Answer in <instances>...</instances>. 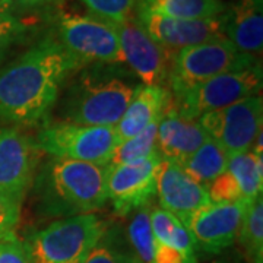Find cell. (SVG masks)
Instances as JSON below:
<instances>
[{"label":"cell","instance_id":"obj_1","mask_svg":"<svg viewBox=\"0 0 263 263\" xmlns=\"http://www.w3.org/2000/svg\"><path fill=\"white\" fill-rule=\"evenodd\" d=\"M84 63L47 35L0 70V122L32 127L47 122L67 79Z\"/></svg>","mask_w":263,"mask_h":263},{"label":"cell","instance_id":"obj_2","mask_svg":"<svg viewBox=\"0 0 263 263\" xmlns=\"http://www.w3.org/2000/svg\"><path fill=\"white\" fill-rule=\"evenodd\" d=\"M139 86L124 65H86L67 79L54 107L60 122L114 127Z\"/></svg>","mask_w":263,"mask_h":263},{"label":"cell","instance_id":"obj_3","mask_svg":"<svg viewBox=\"0 0 263 263\" xmlns=\"http://www.w3.org/2000/svg\"><path fill=\"white\" fill-rule=\"evenodd\" d=\"M107 173L104 165L51 157L35 173L31 186L37 215L63 219L103 209Z\"/></svg>","mask_w":263,"mask_h":263},{"label":"cell","instance_id":"obj_4","mask_svg":"<svg viewBox=\"0 0 263 263\" xmlns=\"http://www.w3.org/2000/svg\"><path fill=\"white\" fill-rule=\"evenodd\" d=\"M110 222L97 214L56 219L22 240L28 263H84Z\"/></svg>","mask_w":263,"mask_h":263},{"label":"cell","instance_id":"obj_5","mask_svg":"<svg viewBox=\"0 0 263 263\" xmlns=\"http://www.w3.org/2000/svg\"><path fill=\"white\" fill-rule=\"evenodd\" d=\"M260 62L246 54L227 38L203 43L176 51L171 63L168 86L171 95H179L227 72L240 70Z\"/></svg>","mask_w":263,"mask_h":263},{"label":"cell","instance_id":"obj_6","mask_svg":"<svg viewBox=\"0 0 263 263\" xmlns=\"http://www.w3.org/2000/svg\"><path fill=\"white\" fill-rule=\"evenodd\" d=\"M263 86L262 62L240 70L227 72L173 97V107L189 120L226 108L249 97L260 95Z\"/></svg>","mask_w":263,"mask_h":263},{"label":"cell","instance_id":"obj_7","mask_svg":"<svg viewBox=\"0 0 263 263\" xmlns=\"http://www.w3.org/2000/svg\"><path fill=\"white\" fill-rule=\"evenodd\" d=\"M35 145L40 152L53 158L107 167L117 146V136L113 126H86L59 120L43 127Z\"/></svg>","mask_w":263,"mask_h":263},{"label":"cell","instance_id":"obj_8","mask_svg":"<svg viewBox=\"0 0 263 263\" xmlns=\"http://www.w3.org/2000/svg\"><path fill=\"white\" fill-rule=\"evenodd\" d=\"M59 43L86 65H124L117 35L97 15L65 13L56 24Z\"/></svg>","mask_w":263,"mask_h":263},{"label":"cell","instance_id":"obj_9","mask_svg":"<svg viewBox=\"0 0 263 263\" xmlns=\"http://www.w3.org/2000/svg\"><path fill=\"white\" fill-rule=\"evenodd\" d=\"M104 21L117 35L123 63L138 78L141 85L167 88L171 63L176 53L154 41L135 16L124 21Z\"/></svg>","mask_w":263,"mask_h":263},{"label":"cell","instance_id":"obj_10","mask_svg":"<svg viewBox=\"0 0 263 263\" xmlns=\"http://www.w3.org/2000/svg\"><path fill=\"white\" fill-rule=\"evenodd\" d=\"M197 122L231 158L250 151L254 139L262 132L263 98L260 95L249 97L226 108L203 114Z\"/></svg>","mask_w":263,"mask_h":263},{"label":"cell","instance_id":"obj_11","mask_svg":"<svg viewBox=\"0 0 263 263\" xmlns=\"http://www.w3.org/2000/svg\"><path fill=\"white\" fill-rule=\"evenodd\" d=\"M162 157L155 149L146 158L108 168L107 202L117 216L132 215L136 209L151 203L157 195V179Z\"/></svg>","mask_w":263,"mask_h":263},{"label":"cell","instance_id":"obj_12","mask_svg":"<svg viewBox=\"0 0 263 263\" xmlns=\"http://www.w3.org/2000/svg\"><path fill=\"white\" fill-rule=\"evenodd\" d=\"M135 18L154 41L174 53L226 38L222 16L211 19L170 18L136 5Z\"/></svg>","mask_w":263,"mask_h":263},{"label":"cell","instance_id":"obj_13","mask_svg":"<svg viewBox=\"0 0 263 263\" xmlns=\"http://www.w3.org/2000/svg\"><path fill=\"white\" fill-rule=\"evenodd\" d=\"M247 202L211 203L195 212L183 222L196 250L218 254L233 246L238 237Z\"/></svg>","mask_w":263,"mask_h":263},{"label":"cell","instance_id":"obj_14","mask_svg":"<svg viewBox=\"0 0 263 263\" xmlns=\"http://www.w3.org/2000/svg\"><path fill=\"white\" fill-rule=\"evenodd\" d=\"M38 157L35 141L15 127H0V192L22 203L35 177Z\"/></svg>","mask_w":263,"mask_h":263},{"label":"cell","instance_id":"obj_15","mask_svg":"<svg viewBox=\"0 0 263 263\" xmlns=\"http://www.w3.org/2000/svg\"><path fill=\"white\" fill-rule=\"evenodd\" d=\"M157 195L160 208L177 216L181 222L212 203L205 186L190 179L180 165L165 160L158 171Z\"/></svg>","mask_w":263,"mask_h":263},{"label":"cell","instance_id":"obj_16","mask_svg":"<svg viewBox=\"0 0 263 263\" xmlns=\"http://www.w3.org/2000/svg\"><path fill=\"white\" fill-rule=\"evenodd\" d=\"M208 138L209 136L197 120L184 119L171 103L158 124L157 149L162 160L181 165Z\"/></svg>","mask_w":263,"mask_h":263},{"label":"cell","instance_id":"obj_17","mask_svg":"<svg viewBox=\"0 0 263 263\" xmlns=\"http://www.w3.org/2000/svg\"><path fill=\"white\" fill-rule=\"evenodd\" d=\"M173 103L170 89L162 86L141 85L114 126L117 143L126 142L145 130L151 123L160 120Z\"/></svg>","mask_w":263,"mask_h":263},{"label":"cell","instance_id":"obj_18","mask_svg":"<svg viewBox=\"0 0 263 263\" xmlns=\"http://www.w3.org/2000/svg\"><path fill=\"white\" fill-rule=\"evenodd\" d=\"M224 35L237 50L257 56L263 48V0H237L222 15Z\"/></svg>","mask_w":263,"mask_h":263},{"label":"cell","instance_id":"obj_19","mask_svg":"<svg viewBox=\"0 0 263 263\" xmlns=\"http://www.w3.org/2000/svg\"><path fill=\"white\" fill-rule=\"evenodd\" d=\"M136 5L151 12L179 19L219 18L228 8L222 0H138Z\"/></svg>","mask_w":263,"mask_h":263},{"label":"cell","instance_id":"obj_20","mask_svg":"<svg viewBox=\"0 0 263 263\" xmlns=\"http://www.w3.org/2000/svg\"><path fill=\"white\" fill-rule=\"evenodd\" d=\"M228 157L221 146L208 138L180 167L192 180L206 187L211 181L227 171Z\"/></svg>","mask_w":263,"mask_h":263},{"label":"cell","instance_id":"obj_21","mask_svg":"<svg viewBox=\"0 0 263 263\" xmlns=\"http://www.w3.org/2000/svg\"><path fill=\"white\" fill-rule=\"evenodd\" d=\"M262 157L263 155H256L252 151H247V152H241L228 158L227 171L235 179L241 192V197L247 203L262 196Z\"/></svg>","mask_w":263,"mask_h":263},{"label":"cell","instance_id":"obj_22","mask_svg":"<svg viewBox=\"0 0 263 263\" xmlns=\"http://www.w3.org/2000/svg\"><path fill=\"white\" fill-rule=\"evenodd\" d=\"M151 230L155 241L161 245L174 247L187 254H196V247L189 234L187 228L183 226L177 216L160 206L151 208Z\"/></svg>","mask_w":263,"mask_h":263},{"label":"cell","instance_id":"obj_23","mask_svg":"<svg viewBox=\"0 0 263 263\" xmlns=\"http://www.w3.org/2000/svg\"><path fill=\"white\" fill-rule=\"evenodd\" d=\"M84 263H139L127 234L120 224H108Z\"/></svg>","mask_w":263,"mask_h":263},{"label":"cell","instance_id":"obj_24","mask_svg":"<svg viewBox=\"0 0 263 263\" xmlns=\"http://www.w3.org/2000/svg\"><path fill=\"white\" fill-rule=\"evenodd\" d=\"M240 245L249 263H263V200L254 199L246 208L238 231Z\"/></svg>","mask_w":263,"mask_h":263},{"label":"cell","instance_id":"obj_25","mask_svg":"<svg viewBox=\"0 0 263 263\" xmlns=\"http://www.w3.org/2000/svg\"><path fill=\"white\" fill-rule=\"evenodd\" d=\"M161 120V119H160ZM160 120L151 123L149 126L142 130L139 135L133 136L126 142L117 143L114 148L111 160L108 162V168L123 165V164H130L135 161H139L142 158H146L149 154L157 149V132Z\"/></svg>","mask_w":263,"mask_h":263},{"label":"cell","instance_id":"obj_26","mask_svg":"<svg viewBox=\"0 0 263 263\" xmlns=\"http://www.w3.org/2000/svg\"><path fill=\"white\" fill-rule=\"evenodd\" d=\"M151 208L152 203L136 209L132 214L130 224L126 231L132 249L141 263H154L155 238L151 230Z\"/></svg>","mask_w":263,"mask_h":263},{"label":"cell","instance_id":"obj_27","mask_svg":"<svg viewBox=\"0 0 263 263\" xmlns=\"http://www.w3.org/2000/svg\"><path fill=\"white\" fill-rule=\"evenodd\" d=\"M28 34V25L13 13H0V60L12 48L22 43Z\"/></svg>","mask_w":263,"mask_h":263},{"label":"cell","instance_id":"obj_28","mask_svg":"<svg viewBox=\"0 0 263 263\" xmlns=\"http://www.w3.org/2000/svg\"><path fill=\"white\" fill-rule=\"evenodd\" d=\"M89 13L108 21H124L135 13L138 0H81Z\"/></svg>","mask_w":263,"mask_h":263},{"label":"cell","instance_id":"obj_29","mask_svg":"<svg viewBox=\"0 0 263 263\" xmlns=\"http://www.w3.org/2000/svg\"><path fill=\"white\" fill-rule=\"evenodd\" d=\"M206 190L212 203H231L243 200L237 181L228 171L211 181L206 186Z\"/></svg>","mask_w":263,"mask_h":263},{"label":"cell","instance_id":"obj_30","mask_svg":"<svg viewBox=\"0 0 263 263\" xmlns=\"http://www.w3.org/2000/svg\"><path fill=\"white\" fill-rule=\"evenodd\" d=\"M21 206L19 200L0 192V240L15 233L21 219Z\"/></svg>","mask_w":263,"mask_h":263},{"label":"cell","instance_id":"obj_31","mask_svg":"<svg viewBox=\"0 0 263 263\" xmlns=\"http://www.w3.org/2000/svg\"><path fill=\"white\" fill-rule=\"evenodd\" d=\"M0 263H28L27 252L16 233L0 240Z\"/></svg>","mask_w":263,"mask_h":263},{"label":"cell","instance_id":"obj_32","mask_svg":"<svg viewBox=\"0 0 263 263\" xmlns=\"http://www.w3.org/2000/svg\"><path fill=\"white\" fill-rule=\"evenodd\" d=\"M154 263H197L196 254H187L174 247L161 245L155 241L154 245Z\"/></svg>","mask_w":263,"mask_h":263},{"label":"cell","instance_id":"obj_33","mask_svg":"<svg viewBox=\"0 0 263 263\" xmlns=\"http://www.w3.org/2000/svg\"><path fill=\"white\" fill-rule=\"evenodd\" d=\"M63 0H12L13 9L32 10L43 9V8H50V6H59Z\"/></svg>","mask_w":263,"mask_h":263},{"label":"cell","instance_id":"obj_34","mask_svg":"<svg viewBox=\"0 0 263 263\" xmlns=\"http://www.w3.org/2000/svg\"><path fill=\"white\" fill-rule=\"evenodd\" d=\"M0 13H13L12 0H0Z\"/></svg>","mask_w":263,"mask_h":263},{"label":"cell","instance_id":"obj_35","mask_svg":"<svg viewBox=\"0 0 263 263\" xmlns=\"http://www.w3.org/2000/svg\"><path fill=\"white\" fill-rule=\"evenodd\" d=\"M212 263H245L240 257H233V256H228V257H224V259H218V260H214Z\"/></svg>","mask_w":263,"mask_h":263},{"label":"cell","instance_id":"obj_36","mask_svg":"<svg viewBox=\"0 0 263 263\" xmlns=\"http://www.w3.org/2000/svg\"><path fill=\"white\" fill-rule=\"evenodd\" d=\"M139 263H141V262H139Z\"/></svg>","mask_w":263,"mask_h":263}]
</instances>
